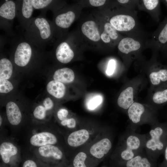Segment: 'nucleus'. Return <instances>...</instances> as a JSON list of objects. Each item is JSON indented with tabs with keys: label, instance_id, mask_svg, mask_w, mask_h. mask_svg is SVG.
Returning a JSON list of instances; mask_svg holds the SVG:
<instances>
[{
	"label": "nucleus",
	"instance_id": "412c9836",
	"mask_svg": "<svg viewBox=\"0 0 167 167\" xmlns=\"http://www.w3.org/2000/svg\"><path fill=\"white\" fill-rule=\"evenodd\" d=\"M18 149L12 143L4 142L0 145V154L3 162L8 163L10 161L11 158L17 153Z\"/></svg>",
	"mask_w": 167,
	"mask_h": 167
},
{
	"label": "nucleus",
	"instance_id": "c85d7f7f",
	"mask_svg": "<svg viewBox=\"0 0 167 167\" xmlns=\"http://www.w3.org/2000/svg\"><path fill=\"white\" fill-rule=\"evenodd\" d=\"M140 0H118L116 1L122 7L132 12L138 11Z\"/></svg>",
	"mask_w": 167,
	"mask_h": 167
},
{
	"label": "nucleus",
	"instance_id": "c756f323",
	"mask_svg": "<svg viewBox=\"0 0 167 167\" xmlns=\"http://www.w3.org/2000/svg\"><path fill=\"white\" fill-rule=\"evenodd\" d=\"M54 2V1L51 0H32L34 9L37 10L49 9Z\"/></svg>",
	"mask_w": 167,
	"mask_h": 167
},
{
	"label": "nucleus",
	"instance_id": "6e6552de",
	"mask_svg": "<svg viewBox=\"0 0 167 167\" xmlns=\"http://www.w3.org/2000/svg\"><path fill=\"white\" fill-rule=\"evenodd\" d=\"M161 2L159 0H140L138 10L147 13L155 21L158 22L161 14Z\"/></svg>",
	"mask_w": 167,
	"mask_h": 167
},
{
	"label": "nucleus",
	"instance_id": "473e14b6",
	"mask_svg": "<svg viewBox=\"0 0 167 167\" xmlns=\"http://www.w3.org/2000/svg\"><path fill=\"white\" fill-rule=\"evenodd\" d=\"M14 88L12 84L7 79L0 78V92L7 93Z\"/></svg>",
	"mask_w": 167,
	"mask_h": 167
},
{
	"label": "nucleus",
	"instance_id": "4468645a",
	"mask_svg": "<svg viewBox=\"0 0 167 167\" xmlns=\"http://www.w3.org/2000/svg\"><path fill=\"white\" fill-rule=\"evenodd\" d=\"M111 147L110 141L108 139L105 138L93 145L90 148V152L93 156L100 159L108 152Z\"/></svg>",
	"mask_w": 167,
	"mask_h": 167
},
{
	"label": "nucleus",
	"instance_id": "9b49d317",
	"mask_svg": "<svg viewBox=\"0 0 167 167\" xmlns=\"http://www.w3.org/2000/svg\"><path fill=\"white\" fill-rule=\"evenodd\" d=\"M83 34L89 40L95 42L101 40V33L96 23L92 20L84 22L81 26Z\"/></svg>",
	"mask_w": 167,
	"mask_h": 167
},
{
	"label": "nucleus",
	"instance_id": "bb28decb",
	"mask_svg": "<svg viewBox=\"0 0 167 167\" xmlns=\"http://www.w3.org/2000/svg\"><path fill=\"white\" fill-rule=\"evenodd\" d=\"M126 166L127 167H150L151 164L147 159L138 156L128 160Z\"/></svg>",
	"mask_w": 167,
	"mask_h": 167
},
{
	"label": "nucleus",
	"instance_id": "0eeeda50",
	"mask_svg": "<svg viewBox=\"0 0 167 167\" xmlns=\"http://www.w3.org/2000/svg\"><path fill=\"white\" fill-rule=\"evenodd\" d=\"M16 16L22 27L25 29L29 24L34 10L32 0L16 1Z\"/></svg>",
	"mask_w": 167,
	"mask_h": 167
},
{
	"label": "nucleus",
	"instance_id": "c03bdc74",
	"mask_svg": "<svg viewBox=\"0 0 167 167\" xmlns=\"http://www.w3.org/2000/svg\"><path fill=\"white\" fill-rule=\"evenodd\" d=\"M163 52H164L166 53H167V47L163 51Z\"/></svg>",
	"mask_w": 167,
	"mask_h": 167
},
{
	"label": "nucleus",
	"instance_id": "9d476101",
	"mask_svg": "<svg viewBox=\"0 0 167 167\" xmlns=\"http://www.w3.org/2000/svg\"><path fill=\"white\" fill-rule=\"evenodd\" d=\"M57 142L56 136L49 132L44 131L36 134L30 138V142L32 146L41 147L49 145H54Z\"/></svg>",
	"mask_w": 167,
	"mask_h": 167
},
{
	"label": "nucleus",
	"instance_id": "423d86ee",
	"mask_svg": "<svg viewBox=\"0 0 167 167\" xmlns=\"http://www.w3.org/2000/svg\"><path fill=\"white\" fill-rule=\"evenodd\" d=\"M149 134L151 138L147 142V148L152 151H162L167 141V127H157L151 130Z\"/></svg>",
	"mask_w": 167,
	"mask_h": 167
},
{
	"label": "nucleus",
	"instance_id": "20e7f679",
	"mask_svg": "<svg viewBox=\"0 0 167 167\" xmlns=\"http://www.w3.org/2000/svg\"><path fill=\"white\" fill-rule=\"evenodd\" d=\"M38 48L26 40L21 39L14 42V61L18 66L23 67L27 66L31 60L36 49Z\"/></svg>",
	"mask_w": 167,
	"mask_h": 167
},
{
	"label": "nucleus",
	"instance_id": "7c9ffc66",
	"mask_svg": "<svg viewBox=\"0 0 167 167\" xmlns=\"http://www.w3.org/2000/svg\"><path fill=\"white\" fill-rule=\"evenodd\" d=\"M153 102L157 104H161L167 102V88L156 92L152 97Z\"/></svg>",
	"mask_w": 167,
	"mask_h": 167
},
{
	"label": "nucleus",
	"instance_id": "e433bc0d",
	"mask_svg": "<svg viewBox=\"0 0 167 167\" xmlns=\"http://www.w3.org/2000/svg\"><path fill=\"white\" fill-rule=\"evenodd\" d=\"M42 104L48 111L52 109L54 106L53 101L49 97H46L44 99L42 102Z\"/></svg>",
	"mask_w": 167,
	"mask_h": 167
},
{
	"label": "nucleus",
	"instance_id": "ea45409f",
	"mask_svg": "<svg viewBox=\"0 0 167 167\" xmlns=\"http://www.w3.org/2000/svg\"><path fill=\"white\" fill-rule=\"evenodd\" d=\"M23 167H37L35 162L32 160H28L24 163Z\"/></svg>",
	"mask_w": 167,
	"mask_h": 167
},
{
	"label": "nucleus",
	"instance_id": "ddd939ff",
	"mask_svg": "<svg viewBox=\"0 0 167 167\" xmlns=\"http://www.w3.org/2000/svg\"><path fill=\"white\" fill-rule=\"evenodd\" d=\"M75 13L68 11L57 15L54 19V23L58 28L62 29L68 28L75 19Z\"/></svg>",
	"mask_w": 167,
	"mask_h": 167
},
{
	"label": "nucleus",
	"instance_id": "6ab92c4d",
	"mask_svg": "<svg viewBox=\"0 0 167 167\" xmlns=\"http://www.w3.org/2000/svg\"><path fill=\"white\" fill-rule=\"evenodd\" d=\"M38 152L42 157L48 158L51 157L57 160H61L63 156L62 151L53 145L40 147L38 149Z\"/></svg>",
	"mask_w": 167,
	"mask_h": 167
},
{
	"label": "nucleus",
	"instance_id": "7ed1b4c3",
	"mask_svg": "<svg viewBox=\"0 0 167 167\" xmlns=\"http://www.w3.org/2000/svg\"><path fill=\"white\" fill-rule=\"evenodd\" d=\"M151 34L124 36L117 45L118 51L128 59L132 56L136 57L147 49V42Z\"/></svg>",
	"mask_w": 167,
	"mask_h": 167
},
{
	"label": "nucleus",
	"instance_id": "4c0bfd02",
	"mask_svg": "<svg viewBox=\"0 0 167 167\" xmlns=\"http://www.w3.org/2000/svg\"><path fill=\"white\" fill-rule=\"evenodd\" d=\"M68 114V111L66 109H61L57 113V116L58 119L60 121H63L66 118Z\"/></svg>",
	"mask_w": 167,
	"mask_h": 167
},
{
	"label": "nucleus",
	"instance_id": "a211bd4d",
	"mask_svg": "<svg viewBox=\"0 0 167 167\" xmlns=\"http://www.w3.org/2000/svg\"><path fill=\"white\" fill-rule=\"evenodd\" d=\"M46 88L50 95L57 99L63 98L66 93V87L64 84L54 80L48 83Z\"/></svg>",
	"mask_w": 167,
	"mask_h": 167
},
{
	"label": "nucleus",
	"instance_id": "72a5a7b5",
	"mask_svg": "<svg viewBox=\"0 0 167 167\" xmlns=\"http://www.w3.org/2000/svg\"><path fill=\"white\" fill-rule=\"evenodd\" d=\"M47 111H48L43 104L39 105L36 106L34 109L33 112V115L36 118L42 120L45 118Z\"/></svg>",
	"mask_w": 167,
	"mask_h": 167
},
{
	"label": "nucleus",
	"instance_id": "a878e982",
	"mask_svg": "<svg viewBox=\"0 0 167 167\" xmlns=\"http://www.w3.org/2000/svg\"><path fill=\"white\" fill-rule=\"evenodd\" d=\"M151 82L157 85L167 81V68H163L151 72L149 75Z\"/></svg>",
	"mask_w": 167,
	"mask_h": 167
},
{
	"label": "nucleus",
	"instance_id": "f257e3e1",
	"mask_svg": "<svg viewBox=\"0 0 167 167\" xmlns=\"http://www.w3.org/2000/svg\"><path fill=\"white\" fill-rule=\"evenodd\" d=\"M115 2L116 9L108 11L105 18L118 32L124 36L144 35L149 33L143 30L139 22L138 11H129Z\"/></svg>",
	"mask_w": 167,
	"mask_h": 167
},
{
	"label": "nucleus",
	"instance_id": "f8f14e48",
	"mask_svg": "<svg viewBox=\"0 0 167 167\" xmlns=\"http://www.w3.org/2000/svg\"><path fill=\"white\" fill-rule=\"evenodd\" d=\"M16 16V1L5 0L0 7L1 21L3 20L8 23L11 22Z\"/></svg>",
	"mask_w": 167,
	"mask_h": 167
},
{
	"label": "nucleus",
	"instance_id": "1a4fd4ad",
	"mask_svg": "<svg viewBox=\"0 0 167 167\" xmlns=\"http://www.w3.org/2000/svg\"><path fill=\"white\" fill-rule=\"evenodd\" d=\"M55 54L60 62L66 64L70 62L74 56V52L68 42L62 41L55 47Z\"/></svg>",
	"mask_w": 167,
	"mask_h": 167
},
{
	"label": "nucleus",
	"instance_id": "a19ab883",
	"mask_svg": "<svg viewBox=\"0 0 167 167\" xmlns=\"http://www.w3.org/2000/svg\"><path fill=\"white\" fill-rule=\"evenodd\" d=\"M165 161L167 163V145L165 150Z\"/></svg>",
	"mask_w": 167,
	"mask_h": 167
},
{
	"label": "nucleus",
	"instance_id": "c9c22d12",
	"mask_svg": "<svg viewBox=\"0 0 167 167\" xmlns=\"http://www.w3.org/2000/svg\"><path fill=\"white\" fill-rule=\"evenodd\" d=\"M61 123L63 126H66L69 128H73L75 127L76 122L74 118H67L62 121Z\"/></svg>",
	"mask_w": 167,
	"mask_h": 167
},
{
	"label": "nucleus",
	"instance_id": "b1692460",
	"mask_svg": "<svg viewBox=\"0 0 167 167\" xmlns=\"http://www.w3.org/2000/svg\"><path fill=\"white\" fill-rule=\"evenodd\" d=\"M103 28L102 32L110 38L116 45L124 36L118 32L106 19L103 23Z\"/></svg>",
	"mask_w": 167,
	"mask_h": 167
},
{
	"label": "nucleus",
	"instance_id": "2f4dec72",
	"mask_svg": "<svg viewBox=\"0 0 167 167\" xmlns=\"http://www.w3.org/2000/svg\"><path fill=\"white\" fill-rule=\"evenodd\" d=\"M87 157L86 154L84 152H80L78 153L73 161L74 167H87L84 163Z\"/></svg>",
	"mask_w": 167,
	"mask_h": 167
},
{
	"label": "nucleus",
	"instance_id": "39448f33",
	"mask_svg": "<svg viewBox=\"0 0 167 167\" xmlns=\"http://www.w3.org/2000/svg\"><path fill=\"white\" fill-rule=\"evenodd\" d=\"M167 47V17L159 24L156 30L151 33L147 43V49L156 55Z\"/></svg>",
	"mask_w": 167,
	"mask_h": 167
},
{
	"label": "nucleus",
	"instance_id": "aec40b11",
	"mask_svg": "<svg viewBox=\"0 0 167 167\" xmlns=\"http://www.w3.org/2000/svg\"><path fill=\"white\" fill-rule=\"evenodd\" d=\"M75 78V75L73 71L67 67L58 69L55 71L53 76L54 80L63 84H69L72 82Z\"/></svg>",
	"mask_w": 167,
	"mask_h": 167
},
{
	"label": "nucleus",
	"instance_id": "4be33fe9",
	"mask_svg": "<svg viewBox=\"0 0 167 167\" xmlns=\"http://www.w3.org/2000/svg\"><path fill=\"white\" fill-rule=\"evenodd\" d=\"M133 90L132 87H129L121 93L117 101L118 104L120 107L126 109L134 103Z\"/></svg>",
	"mask_w": 167,
	"mask_h": 167
},
{
	"label": "nucleus",
	"instance_id": "cd10ccee",
	"mask_svg": "<svg viewBox=\"0 0 167 167\" xmlns=\"http://www.w3.org/2000/svg\"><path fill=\"white\" fill-rule=\"evenodd\" d=\"M103 98L101 95H93L90 96L87 99L86 106L89 110H93L101 104Z\"/></svg>",
	"mask_w": 167,
	"mask_h": 167
},
{
	"label": "nucleus",
	"instance_id": "393cba45",
	"mask_svg": "<svg viewBox=\"0 0 167 167\" xmlns=\"http://www.w3.org/2000/svg\"><path fill=\"white\" fill-rule=\"evenodd\" d=\"M13 66L8 59L3 58L0 60V78L9 79L11 76L13 71Z\"/></svg>",
	"mask_w": 167,
	"mask_h": 167
},
{
	"label": "nucleus",
	"instance_id": "37998d69",
	"mask_svg": "<svg viewBox=\"0 0 167 167\" xmlns=\"http://www.w3.org/2000/svg\"><path fill=\"white\" fill-rule=\"evenodd\" d=\"M2 123V118L1 116H0V126H1Z\"/></svg>",
	"mask_w": 167,
	"mask_h": 167
},
{
	"label": "nucleus",
	"instance_id": "f3484780",
	"mask_svg": "<svg viewBox=\"0 0 167 167\" xmlns=\"http://www.w3.org/2000/svg\"><path fill=\"white\" fill-rule=\"evenodd\" d=\"M127 148L121 153V156L122 159L125 160H129L134 156L133 150L138 149L140 145V141L137 137L131 135L126 140Z\"/></svg>",
	"mask_w": 167,
	"mask_h": 167
},
{
	"label": "nucleus",
	"instance_id": "58836bf2",
	"mask_svg": "<svg viewBox=\"0 0 167 167\" xmlns=\"http://www.w3.org/2000/svg\"><path fill=\"white\" fill-rule=\"evenodd\" d=\"M89 2L92 6L97 7L103 6L107 1L105 0H90Z\"/></svg>",
	"mask_w": 167,
	"mask_h": 167
},
{
	"label": "nucleus",
	"instance_id": "dca6fc26",
	"mask_svg": "<svg viewBox=\"0 0 167 167\" xmlns=\"http://www.w3.org/2000/svg\"><path fill=\"white\" fill-rule=\"evenodd\" d=\"M89 134L87 130H80L71 133L68 136L67 142L72 147H77L85 143L88 139Z\"/></svg>",
	"mask_w": 167,
	"mask_h": 167
},
{
	"label": "nucleus",
	"instance_id": "f03ea898",
	"mask_svg": "<svg viewBox=\"0 0 167 167\" xmlns=\"http://www.w3.org/2000/svg\"><path fill=\"white\" fill-rule=\"evenodd\" d=\"M25 30V38L41 49L49 44L54 33L52 24L43 13L32 18Z\"/></svg>",
	"mask_w": 167,
	"mask_h": 167
},
{
	"label": "nucleus",
	"instance_id": "79ce46f5",
	"mask_svg": "<svg viewBox=\"0 0 167 167\" xmlns=\"http://www.w3.org/2000/svg\"><path fill=\"white\" fill-rule=\"evenodd\" d=\"M161 2L165 5L167 9V0H161Z\"/></svg>",
	"mask_w": 167,
	"mask_h": 167
},
{
	"label": "nucleus",
	"instance_id": "f704fd0d",
	"mask_svg": "<svg viewBox=\"0 0 167 167\" xmlns=\"http://www.w3.org/2000/svg\"><path fill=\"white\" fill-rule=\"evenodd\" d=\"M116 61L114 59H111L109 61L106 71L107 75L110 76L113 74L116 68Z\"/></svg>",
	"mask_w": 167,
	"mask_h": 167
},
{
	"label": "nucleus",
	"instance_id": "5701e85b",
	"mask_svg": "<svg viewBox=\"0 0 167 167\" xmlns=\"http://www.w3.org/2000/svg\"><path fill=\"white\" fill-rule=\"evenodd\" d=\"M144 111V107L142 104L134 102L128 108V115L130 119L134 123L140 121L141 115Z\"/></svg>",
	"mask_w": 167,
	"mask_h": 167
},
{
	"label": "nucleus",
	"instance_id": "2eb2a0df",
	"mask_svg": "<svg viewBox=\"0 0 167 167\" xmlns=\"http://www.w3.org/2000/svg\"><path fill=\"white\" fill-rule=\"evenodd\" d=\"M6 113L7 119L12 125H17L21 122V113L15 102L10 101L7 103L6 106Z\"/></svg>",
	"mask_w": 167,
	"mask_h": 167
}]
</instances>
